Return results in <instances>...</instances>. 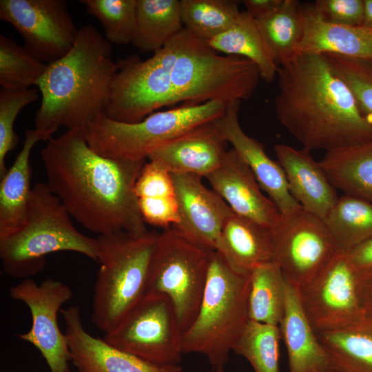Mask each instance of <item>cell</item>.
Listing matches in <instances>:
<instances>
[{"mask_svg": "<svg viewBox=\"0 0 372 372\" xmlns=\"http://www.w3.org/2000/svg\"><path fill=\"white\" fill-rule=\"evenodd\" d=\"M56 132L37 128L27 130L20 152L1 178L0 238L14 232L24 223L32 189L30 161L32 149L39 142L49 141Z\"/></svg>", "mask_w": 372, "mask_h": 372, "instance_id": "obj_24", "label": "cell"}, {"mask_svg": "<svg viewBox=\"0 0 372 372\" xmlns=\"http://www.w3.org/2000/svg\"><path fill=\"white\" fill-rule=\"evenodd\" d=\"M183 28L180 0H137L131 43L142 52L154 53Z\"/></svg>", "mask_w": 372, "mask_h": 372, "instance_id": "obj_29", "label": "cell"}, {"mask_svg": "<svg viewBox=\"0 0 372 372\" xmlns=\"http://www.w3.org/2000/svg\"><path fill=\"white\" fill-rule=\"evenodd\" d=\"M289 372H335L303 308L298 287L286 280L284 316L278 325Z\"/></svg>", "mask_w": 372, "mask_h": 372, "instance_id": "obj_22", "label": "cell"}, {"mask_svg": "<svg viewBox=\"0 0 372 372\" xmlns=\"http://www.w3.org/2000/svg\"><path fill=\"white\" fill-rule=\"evenodd\" d=\"M277 77L276 118L302 148L326 152L372 138V121L324 54H298Z\"/></svg>", "mask_w": 372, "mask_h": 372, "instance_id": "obj_2", "label": "cell"}, {"mask_svg": "<svg viewBox=\"0 0 372 372\" xmlns=\"http://www.w3.org/2000/svg\"><path fill=\"white\" fill-rule=\"evenodd\" d=\"M227 143L215 121H209L152 147L147 158L170 173L206 178L220 165Z\"/></svg>", "mask_w": 372, "mask_h": 372, "instance_id": "obj_18", "label": "cell"}, {"mask_svg": "<svg viewBox=\"0 0 372 372\" xmlns=\"http://www.w3.org/2000/svg\"><path fill=\"white\" fill-rule=\"evenodd\" d=\"M174 59L171 81L175 104L199 105L209 101L229 103L249 99L260 74L251 61L221 56L206 41L183 28L172 38Z\"/></svg>", "mask_w": 372, "mask_h": 372, "instance_id": "obj_6", "label": "cell"}, {"mask_svg": "<svg viewBox=\"0 0 372 372\" xmlns=\"http://www.w3.org/2000/svg\"><path fill=\"white\" fill-rule=\"evenodd\" d=\"M10 296L25 304L31 313V328L19 338L39 351L50 372H70L68 342L59 327L58 314L72 298L71 288L57 280L46 279L38 284L29 278L12 286Z\"/></svg>", "mask_w": 372, "mask_h": 372, "instance_id": "obj_15", "label": "cell"}, {"mask_svg": "<svg viewBox=\"0 0 372 372\" xmlns=\"http://www.w3.org/2000/svg\"><path fill=\"white\" fill-rule=\"evenodd\" d=\"M324 55L350 89L361 112L372 121V61L335 54Z\"/></svg>", "mask_w": 372, "mask_h": 372, "instance_id": "obj_39", "label": "cell"}, {"mask_svg": "<svg viewBox=\"0 0 372 372\" xmlns=\"http://www.w3.org/2000/svg\"><path fill=\"white\" fill-rule=\"evenodd\" d=\"M39 98L36 88L0 90V177L7 172L6 158L19 144L14 130L16 118L26 105Z\"/></svg>", "mask_w": 372, "mask_h": 372, "instance_id": "obj_38", "label": "cell"}, {"mask_svg": "<svg viewBox=\"0 0 372 372\" xmlns=\"http://www.w3.org/2000/svg\"><path fill=\"white\" fill-rule=\"evenodd\" d=\"M274 151L293 198L303 209L324 220L338 196L320 162L304 148L280 143Z\"/></svg>", "mask_w": 372, "mask_h": 372, "instance_id": "obj_21", "label": "cell"}, {"mask_svg": "<svg viewBox=\"0 0 372 372\" xmlns=\"http://www.w3.org/2000/svg\"><path fill=\"white\" fill-rule=\"evenodd\" d=\"M207 43L216 52L251 61L258 67L261 79L267 83L277 76L279 66L256 19L246 11L240 12L231 28Z\"/></svg>", "mask_w": 372, "mask_h": 372, "instance_id": "obj_28", "label": "cell"}, {"mask_svg": "<svg viewBox=\"0 0 372 372\" xmlns=\"http://www.w3.org/2000/svg\"><path fill=\"white\" fill-rule=\"evenodd\" d=\"M178 222L171 229L187 241L215 251L223 226L233 212L226 202L195 174L171 173Z\"/></svg>", "mask_w": 372, "mask_h": 372, "instance_id": "obj_16", "label": "cell"}, {"mask_svg": "<svg viewBox=\"0 0 372 372\" xmlns=\"http://www.w3.org/2000/svg\"><path fill=\"white\" fill-rule=\"evenodd\" d=\"M79 3L100 21L108 42L116 45L132 43L137 0H81Z\"/></svg>", "mask_w": 372, "mask_h": 372, "instance_id": "obj_37", "label": "cell"}, {"mask_svg": "<svg viewBox=\"0 0 372 372\" xmlns=\"http://www.w3.org/2000/svg\"><path fill=\"white\" fill-rule=\"evenodd\" d=\"M256 21L278 66L298 55L304 34L302 3L282 0L275 10Z\"/></svg>", "mask_w": 372, "mask_h": 372, "instance_id": "obj_31", "label": "cell"}, {"mask_svg": "<svg viewBox=\"0 0 372 372\" xmlns=\"http://www.w3.org/2000/svg\"><path fill=\"white\" fill-rule=\"evenodd\" d=\"M210 252L184 239L171 228L158 234L150 262L147 293H161L170 299L183 333L199 310Z\"/></svg>", "mask_w": 372, "mask_h": 372, "instance_id": "obj_9", "label": "cell"}, {"mask_svg": "<svg viewBox=\"0 0 372 372\" xmlns=\"http://www.w3.org/2000/svg\"><path fill=\"white\" fill-rule=\"evenodd\" d=\"M174 59L172 39L145 61L137 55L118 59L104 114L116 121L136 123L162 107L175 104L171 81Z\"/></svg>", "mask_w": 372, "mask_h": 372, "instance_id": "obj_10", "label": "cell"}, {"mask_svg": "<svg viewBox=\"0 0 372 372\" xmlns=\"http://www.w3.org/2000/svg\"><path fill=\"white\" fill-rule=\"evenodd\" d=\"M311 6L316 14L327 23L362 25L364 0H316Z\"/></svg>", "mask_w": 372, "mask_h": 372, "instance_id": "obj_40", "label": "cell"}, {"mask_svg": "<svg viewBox=\"0 0 372 372\" xmlns=\"http://www.w3.org/2000/svg\"><path fill=\"white\" fill-rule=\"evenodd\" d=\"M362 25L372 28V0H364Z\"/></svg>", "mask_w": 372, "mask_h": 372, "instance_id": "obj_44", "label": "cell"}, {"mask_svg": "<svg viewBox=\"0 0 372 372\" xmlns=\"http://www.w3.org/2000/svg\"><path fill=\"white\" fill-rule=\"evenodd\" d=\"M117 72L112 44L93 25L81 27L71 49L48 63L36 84L41 102L35 128L85 130L105 113Z\"/></svg>", "mask_w": 372, "mask_h": 372, "instance_id": "obj_3", "label": "cell"}, {"mask_svg": "<svg viewBox=\"0 0 372 372\" xmlns=\"http://www.w3.org/2000/svg\"><path fill=\"white\" fill-rule=\"evenodd\" d=\"M0 19L11 24L23 46L45 63L63 56L79 32L65 0H1Z\"/></svg>", "mask_w": 372, "mask_h": 372, "instance_id": "obj_14", "label": "cell"}, {"mask_svg": "<svg viewBox=\"0 0 372 372\" xmlns=\"http://www.w3.org/2000/svg\"><path fill=\"white\" fill-rule=\"evenodd\" d=\"M45 63L24 46L3 34L0 35V85L6 89H27L45 72Z\"/></svg>", "mask_w": 372, "mask_h": 372, "instance_id": "obj_36", "label": "cell"}, {"mask_svg": "<svg viewBox=\"0 0 372 372\" xmlns=\"http://www.w3.org/2000/svg\"><path fill=\"white\" fill-rule=\"evenodd\" d=\"M358 291L364 315L372 322V270L359 273Z\"/></svg>", "mask_w": 372, "mask_h": 372, "instance_id": "obj_42", "label": "cell"}, {"mask_svg": "<svg viewBox=\"0 0 372 372\" xmlns=\"http://www.w3.org/2000/svg\"><path fill=\"white\" fill-rule=\"evenodd\" d=\"M206 178L237 215L272 230L282 214L263 193L251 169L236 151L227 150L220 165Z\"/></svg>", "mask_w": 372, "mask_h": 372, "instance_id": "obj_19", "label": "cell"}, {"mask_svg": "<svg viewBox=\"0 0 372 372\" xmlns=\"http://www.w3.org/2000/svg\"><path fill=\"white\" fill-rule=\"evenodd\" d=\"M359 273L338 249L322 270L301 288L304 311L317 333L367 321L360 301Z\"/></svg>", "mask_w": 372, "mask_h": 372, "instance_id": "obj_13", "label": "cell"}, {"mask_svg": "<svg viewBox=\"0 0 372 372\" xmlns=\"http://www.w3.org/2000/svg\"><path fill=\"white\" fill-rule=\"evenodd\" d=\"M335 372H372V322L317 333Z\"/></svg>", "mask_w": 372, "mask_h": 372, "instance_id": "obj_30", "label": "cell"}, {"mask_svg": "<svg viewBox=\"0 0 372 372\" xmlns=\"http://www.w3.org/2000/svg\"><path fill=\"white\" fill-rule=\"evenodd\" d=\"M240 101L229 103L225 114L215 121L228 143L251 169L258 184L282 216L290 214L302 207L291 194L284 171L277 161L266 153L263 145L247 135L238 121Z\"/></svg>", "mask_w": 372, "mask_h": 372, "instance_id": "obj_20", "label": "cell"}, {"mask_svg": "<svg viewBox=\"0 0 372 372\" xmlns=\"http://www.w3.org/2000/svg\"><path fill=\"white\" fill-rule=\"evenodd\" d=\"M304 34L301 54H335L372 61V28L327 23L314 12L311 4L302 3Z\"/></svg>", "mask_w": 372, "mask_h": 372, "instance_id": "obj_25", "label": "cell"}, {"mask_svg": "<svg viewBox=\"0 0 372 372\" xmlns=\"http://www.w3.org/2000/svg\"><path fill=\"white\" fill-rule=\"evenodd\" d=\"M319 162L335 189L372 203V138L326 152Z\"/></svg>", "mask_w": 372, "mask_h": 372, "instance_id": "obj_26", "label": "cell"}, {"mask_svg": "<svg viewBox=\"0 0 372 372\" xmlns=\"http://www.w3.org/2000/svg\"><path fill=\"white\" fill-rule=\"evenodd\" d=\"M159 233L99 235L100 267L91 320L105 334L114 329L147 294L152 256Z\"/></svg>", "mask_w": 372, "mask_h": 372, "instance_id": "obj_7", "label": "cell"}, {"mask_svg": "<svg viewBox=\"0 0 372 372\" xmlns=\"http://www.w3.org/2000/svg\"><path fill=\"white\" fill-rule=\"evenodd\" d=\"M215 251L235 273L249 276L258 266L273 261L272 231L232 212L223 226Z\"/></svg>", "mask_w": 372, "mask_h": 372, "instance_id": "obj_23", "label": "cell"}, {"mask_svg": "<svg viewBox=\"0 0 372 372\" xmlns=\"http://www.w3.org/2000/svg\"><path fill=\"white\" fill-rule=\"evenodd\" d=\"M271 231L273 260L298 288L313 279L339 249L324 221L302 207L282 216Z\"/></svg>", "mask_w": 372, "mask_h": 372, "instance_id": "obj_12", "label": "cell"}, {"mask_svg": "<svg viewBox=\"0 0 372 372\" xmlns=\"http://www.w3.org/2000/svg\"><path fill=\"white\" fill-rule=\"evenodd\" d=\"M215 372H225L224 366H219L215 369Z\"/></svg>", "mask_w": 372, "mask_h": 372, "instance_id": "obj_45", "label": "cell"}, {"mask_svg": "<svg viewBox=\"0 0 372 372\" xmlns=\"http://www.w3.org/2000/svg\"><path fill=\"white\" fill-rule=\"evenodd\" d=\"M338 248L348 251L372 236V203L344 194L324 220Z\"/></svg>", "mask_w": 372, "mask_h": 372, "instance_id": "obj_33", "label": "cell"}, {"mask_svg": "<svg viewBox=\"0 0 372 372\" xmlns=\"http://www.w3.org/2000/svg\"><path fill=\"white\" fill-rule=\"evenodd\" d=\"M282 0H244L246 12L255 19L275 10Z\"/></svg>", "mask_w": 372, "mask_h": 372, "instance_id": "obj_43", "label": "cell"}, {"mask_svg": "<svg viewBox=\"0 0 372 372\" xmlns=\"http://www.w3.org/2000/svg\"><path fill=\"white\" fill-rule=\"evenodd\" d=\"M135 194L143 220L164 229L178 222V207L171 173L155 161L145 162Z\"/></svg>", "mask_w": 372, "mask_h": 372, "instance_id": "obj_27", "label": "cell"}, {"mask_svg": "<svg viewBox=\"0 0 372 372\" xmlns=\"http://www.w3.org/2000/svg\"><path fill=\"white\" fill-rule=\"evenodd\" d=\"M178 319L170 299L147 293L103 340L110 345L157 364H179L183 353Z\"/></svg>", "mask_w": 372, "mask_h": 372, "instance_id": "obj_11", "label": "cell"}, {"mask_svg": "<svg viewBox=\"0 0 372 372\" xmlns=\"http://www.w3.org/2000/svg\"><path fill=\"white\" fill-rule=\"evenodd\" d=\"M286 279L273 260L256 267L250 274L248 300L249 320L278 326L285 313Z\"/></svg>", "mask_w": 372, "mask_h": 372, "instance_id": "obj_32", "label": "cell"}, {"mask_svg": "<svg viewBox=\"0 0 372 372\" xmlns=\"http://www.w3.org/2000/svg\"><path fill=\"white\" fill-rule=\"evenodd\" d=\"M249 289L250 276L235 273L211 251L199 310L183 333V353H200L215 369L224 366L249 321Z\"/></svg>", "mask_w": 372, "mask_h": 372, "instance_id": "obj_5", "label": "cell"}, {"mask_svg": "<svg viewBox=\"0 0 372 372\" xmlns=\"http://www.w3.org/2000/svg\"><path fill=\"white\" fill-rule=\"evenodd\" d=\"M73 251L98 261L99 244L74 226L59 198L44 183L32 187L24 223L0 238V258L5 273L12 278H29L45 265L47 255Z\"/></svg>", "mask_w": 372, "mask_h": 372, "instance_id": "obj_4", "label": "cell"}, {"mask_svg": "<svg viewBox=\"0 0 372 372\" xmlns=\"http://www.w3.org/2000/svg\"><path fill=\"white\" fill-rule=\"evenodd\" d=\"M280 340L278 326L249 320L232 351L245 358L254 372H279Z\"/></svg>", "mask_w": 372, "mask_h": 372, "instance_id": "obj_35", "label": "cell"}, {"mask_svg": "<svg viewBox=\"0 0 372 372\" xmlns=\"http://www.w3.org/2000/svg\"><path fill=\"white\" fill-rule=\"evenodd\" d=\"M227 105L209 101L154 112L141 121L124 123L99 116L84 130L89 145L112 158L146 160L153 147L205 122L216 121Z\"/></svg>", "mask_w": 372, "mask_h": 372, "instance_id": "obj_8", "label": "cell"}, {"mask_svg": "<svg viewBox=\"0 0 372 372\" xmlns=\"http://www.w3.org/2000/svg\"><path fill=\"white\" fill-rule=\"evenodd\" d=\"M41 158L49 189L83 227L99 236L149 231L135 194L146 160L103 156L89 145L82 130L51 138Z\"/></svg>", "mask_w": 372, "mask_h": 372, "instance_id": "obj_1", "label": "cell"}, {"mask_svg": "<svg viewBox=\"0 0 372 372\" xmlns=\"http://www.w3.org/2000/svg\"><path fill=\"white\" fill-rule=\"evenodd\" d=\"M346 252L350 262L358 273L372 270V236Z\"/></svg>", "mask_w": 372, "mask_h": 372, "instance_id": "obj_41", "label": "cell"}, {"mask_svg": "<svg viewBox=\"0 0 372 372\" xmlns=\"http://www.w3.org/2000/svg\"><path fill=\"white\" fill-rule=\"evenodd\" d=\"M70 361L78 372H181L180 364H157L120 350L90 335L83 327L81 309H61Z\"/></svg>", "mask_w": 372, "mask_h": 372, "instance_id": "obj_17", "label": "cell"}, {"mask_svg": "<svg viewBox=\"0 0 372 372\" xmlns=\"http://www.w3.org/2000/svg\"><path fill=\"white\" fill-rule=\"evenodd\" d=\"M180 3L184 28L206 41L231 28L241 12L235 0H180Z\"/></svg>", "mask_w": 372, "mask_h": 372, "instance_id": "obj_34", "label": "cell"}]
</instances>
